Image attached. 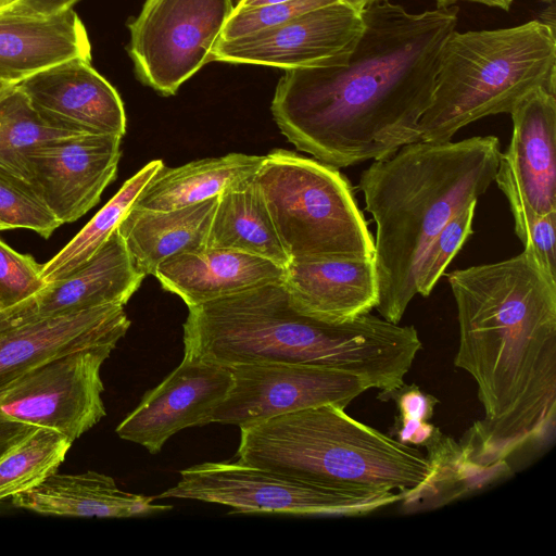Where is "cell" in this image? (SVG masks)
<instances>
[{
    "mask_svg": "<svg viewBox=\"0 0 556 556\" xmlns=\"http://www.w3.org/2000/svg\"><path fill=\"white\" fill-rule=\"evenodd\" d=\"M459 328L454 364L477 383L483 418L465 458L500 478L506 459L553 435L556 419V278L523 251L448 274Z\"/></svg>",
    "mask_w": 556,
    "mask_h": 556,
    "instance_id": "cell-2",
    "label": "cell"
},
{
    "mask_svg": "<svg viewBox=\"0 0 556 556\" xmlns=\"http://www.w3.org/2000/svg\"><path fill=\"white\" fill-rule=\"evenodd\" d=\"M129 326L119 304L53 317L0 311V384L51 358L102 344L117 345Z\"/></svg>",
    "mask_w": 556,
    "mask_h": 556,
    "instance_id": "cell-15",
    "label": "cell"
},
{
    "mask_svg": "<svg viewBox=\"0 0 556 556\" xmlns=\"http://www.w3.org/2000/svg\"><path fill=\"white\" fill-rule=\"evenodd\" d=\"M184 358L235 366L301 364L361 376L389 393L404 383L421 349L414 326L370 313L334 324L304 312L283 281L190 306Z\"/></svg>",
    "mask_w": 556,
    "mask_h": 556,
    "instance_id": "cell-3",
    "label": "cell"
},
{
    "mask_svg": "<svg viewBox=\"0 0 556 556\" xmlns=\"http://www.w3.org/2000/svg\"><path fill=\"white\" fill-rule=\"evenodd\" d=\"M232 386L229 366L182 358L116 428L124 440L159 453L178 431L212 422V415Z\"/></svg>",
    "mask_w": 556,
    "mask_h": 556,
    "instance_id": "cell-14",
    "label": "cell"
},
{
    "mask_svg": "<svg viewBox=\"0 0 556 556\" xmlns=\"http://www.w3.org/2000/svg\"><path fill=\"white\" fill-rule=\"evenodd\" d=\"M73 441L46 427H33L0 455V502L29 491L58 471Z\"/></svg>",
    "mask_w": 556,
    "mask_h": 556,
    "instance_id": "cell-27",
    "label": "cell"
},
{
    "mask_svg": "<svg viewBox=\"0 0 556 556\" xmlns=\"http://www.w3.org/2000/svg\"><path fill=\"white\" fill-rule=\"evenodd\" d=\"M340 2L339 0H292L252 9H235L219 40L227 41L281 25L305 12Z\"/></svg>",
    "mask_w": 556,
    "mask_h": 556,
    "instance_id": "cell-33",
    "label": "cell"
},
{
    "mask_svg": "<svg viewBox=\"0 0 556 556\" xmlns=\"http://www.w3.org/2000/svg\"><path fill=\"white\" fill-rule=\"evenodd\" d=\"M341 3L352 8L357 13H362L367 7L383 0H339Z\"/></svg>",
    "mask_w": 556,
    "mask_h": 556,
    "instance_id": "cell-39",
    "label": "cell"
},
{
    "mask_svg": "<svg viewBox=\"0 0 556 556\" xmlns=\"http://www.w3.org/2000/svg\"><path fill=\"white\" fill-rule=\"evenodd\" d=\"M458 1L481 3V4H484L488 7L503 9L505 11H508L513 3V0H437V8L438 9L448 8L451 5H454Z\"/></svg>",
    "mask_w": 556,
    "mask_h": 556,
    "instance_id": "cell-37",
    "label": "cell"
},
{
    "mask_svg": "<svg viewBox=\"0 0 556 556\" xmlns=\"http://www.w3.org/2000/svg\"><path fill=\"white\" fill-rule=\"evenodd\" d=\"M72 135L41 116L17 85L0 97V166L16 176L29 180L28 155L34 149Z\"/></svg>",
    "mask_w": 556,
    "mask_h": 556,
    "instance_id": "cell-28",
    "label": "cell"
},
{
    "mask_svg": "<svg viewBox=\"0 0 556 556\" xmlns=\"http://www.w3.org/2000/svg\"><path fill=\"white\" fill-rule=\"evenodd\" d=\"M555 29L540 20L492 30H455L419 121L420 141H450L475 121L510 113L535 89L555 94Z\"/></svg>",
    "mask_w": 556,
    "mask_h": 556,
    "instance_id": "cell-6",
    "label": "cell"
},
{
    "mask_svg": "<svg viewBox=\"0 0 556 556\" xmlns=\"http://www.w3.org/2000/svg\"><path fill=\"white\" fill-rule=\"evenodd\" d=\"M264 156L229 153L192 161L178 167L162 166L134 203L150 211H172L219 195L253 176Z\"/></svg>",
    "mask_w": 556,
    "mask_h": 556,
    "instance_id": "cell-24",
    "label": "cell"
},
{
    "mask_svg": "<svg viewBox=\"0 0 556 556\" xmlns=\"http://www.w3.org/2000/svg\"><path fill=\"white\" fill-rule=\"evenodd\" d=\"M513 135L504 152L525 199L539 214L556 212V98L545 88L525 97L509 113Z\"/></svg>",
    "mask_w": 556,
    "mask_h": 556,
    "instance_id": "cell-21",
    "label": "cell"
},
{
    "mask_svg": "<svg viewBox=\"0 0 556 556\" xmlns=\"http://www.w3.org/2000/svg\"><path fill=\"white\" fill-rule=\"evenodd\" d=\"M477 202L455 215L429 245L416 278L417 293L428 296L445 268L472 232Z\"/></svg>",
    "mask_w": 556,
    "mask_h": 556,
    "instance_id": "cell-31",
    "label": "cell"
},
{
    "mask_svg": "<svg viewBox=\"0 0 556 556\" xmlns=\"http://www.w3.org/2000/svg\"><path fill=\"white\" fill-rule=\"evenodd\" d=\"M33 427L15 421H0V455Z\"/></svg>",
    "mask_w": 556,
    "mask_h": 556,
    "instance_id": "cell-36",
    "label": "cell"
},
{
    "mask_svg": "<svg viewBox=\"0 0 556 556\" xmlns=\"http://www.w3.org/2000/svg\"><path fill=\"white\" fill-rule=\"evenodd\" d=\"M0 230H3V227L0 225Z\"/></svg>",
    "mask_w": 556,
    "mask_h": 556,
    "instance_id": "cell-43",
    "label": "cell"
},
{
    "mask_svg": "<svg viewBox=\"0 0 556 556\" xmlns=\"http://www.w3.org/2000/svg\"><path fill=\"white\" fill-rule=\"evenodd\" d=\"M238 460L325 485L399 490L412 508L433 468L418 448L327 404L241 428Z\"/></svg>",
    "mask_w": 556,
    "mask_h": 556,
    "instance_id": "cell-5",
    "label": "cell"
},
{
    "mask_svg": "<svg viewBox=\"0 0 556 556\" xmlns=\"http://www.w3.org/2000/svg\"><path fill=\"white\" fill-rule=\"evenodd\" d=\"M75 59L91 61V46L73 9L50 16L0 9V81L18 85L36 73Z\"/></svg>",
    "mask_w": 556,
    "mask_h": 556,
    "instance_id": "cell-18",
    "label": "cell"
},
{
    "mask_svg": "<svg viewBox=\"0 0 556 556\" xmlns=\"http://www.w3.org/2000/svg\"><path fill=\"white\" fill-rule=\"evenodd\" d=\"M154 496L121 490L112 477L96 471L53 473L36 488L12 497L15 507L41 515L126 518L170 510Z\"/></svg>",
    "mask_w": 556,
    "mask_h": 556,
    "instance_id": "cell-22",
    "label": "cell"
},
{
    "mask_svg": "<svg viewBox=\"0 0 556 556\" xmlns=\"http://www.w3.org/2000/svg\"><path fill=\"white\" fill-rule=\"evenodd\" d=\"M78 1L80 0H14L1 10L25 15L50 16L71 10Z\"/></svg>",
    "mask_w": 556,
    "mask_h": 556,
    "instance_id": "cell-35",
    "label": "cell"
},
{
    "mask_svg": "<svg viewBox=\"0 0 556 556\" xmlns=\"http://www.w3.org/2000/svg\"><path fill=\"white\" fill-rule=\"evenodd\" d=\"M233 8L231 0H146L128 25L138 78L163 96L175 94L212 61Z\"/></svg>",
    "mask_w": 556,
    "mask_h": 556,
    "instance_id": "cell-9",
    "label": "cell"
},
{
    "mask_svg": "<svg viewBox=\"0 0 556 556\" xmlns=\"http://www.w3.org/2000/svg\"><path fill=\"white\" fill-rule=\"evenodd\" d=\"M144 277L116 229L84 264L65 277L47 282L30 300L3 312L53 317L109 304L125 305Z\"/></svg>",
    "mask_w": 556,
    "mask_h": 556,
    "instance_id": "cell-17",
    "label": "cell"
},
{
    "mask_svg": "<svg viewBox=\"0 0 556 556\" xmlns=\"http://www.w3.org/2000/svg\"><path fill=\"white\" fill-rule=\"evenodd\" d=\"M457 15L456 5L421 13L388 0L367 7L343 64L285 71L270 108L282 135L336 168L420 141L419 121Z\"/></svg>",
    "mask_w": 556,
    "mask_h": 556,
    "instance_id": "cell-1",
    "label": "cell"
},
{
    "mask_svg": "<svg viewBox=\"0 0 556 556\" xmlns=\"http://www.w3.org/2000/svg\"><path fill=\"white\" fill-rule=\"evenodd\" d=\"M0 225L3 230L29 229L47 239L61 223L28 179L0 166Z\"/></svg>",
    "mask_w": 556,
    "mask_h": 556,
    "instance_id": "cell-30",
    "label": "cell"
},
{
    "mask_svg": "<svg viewBox=\"0 0 556 556\" xmlns=\"http://www.w3.org/2000/svg\"><path fill=\"white\" fill-rule=\"evenodd\" d=\"M17 86L41 116L60 129L122 138L126 132L123 101L90 61L60 63Z\"/></svg>",
    "mask_w": 556,
    "mask_h": 556,
    "instance_id": "cell-16",
    "label": "cell"
},
{
    "mask_svg": "<svg viewBox=\"0 0 556 556\" xmlns=\"http://www.w3.org/2000/svg\"><path fill=\"white\" fill-rule=\"evenodd\" d=\"M384 394L394 399L400 412L399 441L408 445L426 446L439 431L437 427L427 421L432 417L438 400L424 393L415 384L405 386L403 383L396 390Z\"/></svg>",
    "mask_w": 556,
    "mask_h": 556,
    "instance_id": "cell-34",
    "label": "cell"
},
{
    "mask_svg": "<svg viewBox=\"0 0 556 556\" xmlns=\"http://www.w3.org/2000/svg\"><path fill=\"white\" fill-rule=\"evenodd\" d=\"M162 166V160L150 161L127 179L80 231L51 260L41 265L42 279L46 282L59 280L88 261L117 229L123 217Z\"/></svg>",
    "mask_w": 556,
    "mask_h": 556,
    "instance_id": "cell-26",
    "label": "cell"
},
{
    "mask_svg": "<svg viewBox=\"0 0 556 556\" xmlns=\"http://www.w3.org/2000/svg\"><path fill=\"white\" fill-rule=\"evenodd\" d=\"M13 86H15V85H9V84L0 81V97L3 96Z\"/></svg>",
    "mask_w": 556,
    "mask_h": 556,
    "instance_id": "cell-40",
    "label": "cell"
},
{
    "mask_svg": "<svg viewBox=\"0 0 556 556\" xmlns=\"http://www.w3.org/2000/svg\"><path fill=\"white\" fill-rule=\"evenodd\" d=\"M498 138L417 141L374 161L359 179L376 223V309L399 324L417 294L424 256L443 227L489 189L501 156Z\"/></svg>",
    "mask_w": 556,
    "mask_h": 556,
    "instance_id": "cell-4",
    "label": "cell"
},
{
    "mask_svg": "<svg viewBox=\"0 0 556 556\" xmlns=\"http://www.w3.org/2000/svg\"><path fill=\"white\" fill-rule=\"evenodd\" d=\"M292 0H239L235 9H252L277 3H283Z\"/></svg>",
    "mask_w": 556,
    "mask_h": 556,
    "instance_id": "cell-38",
    "label": "cell"
},
{
    "mask_svg": "<svg viewBox=\"0 0 556 556\" xmlns=\"http://www.w3.org/2000/svg\"><path fill=\"white\" fill-rule=\"evenodd\" d=\"M286 267L258 255L218 248L184 252L159 264L154 276L188 307L266 283L283 281Z\"/></svg>",
    "mask_w": 556,
    "mask_h": 556,
    "instance_id": "cell-20",
    "label": "cell"
},
{
    "mask_svg": "<svg viewBox=\"0 0 556 556\" xmlns=\"http://www.w3.org/2000/svg\"><path fill=\"white\" fill-rule=\"evenodd\" d=\"M217 200L218 195L172 211H150L132 205L117 231L136 267L146 276H154L164 260L206 249Z\"/></svg>",
    "mask_w": 556,
    "mask_h": 556,
    "instance_id": "cell-23",
    "label": "cell"
},
{
    "mask_svg": "<svg viewBox=\"0 0 556 556\" xmlns=\"http://www.w3.org/2000/svg\"><path fill=\"white\" fill-rule=\"evenodd\" d=\"M253 176L218 195L207 248L250 253L287 267L290 258L280 243Z\"/></svg>",
    "mask_w": 556,
    "mask_h": 556,
    "instance_id": "cell-25",
    "label": "cell"
},
{
    "mask_svg": "<svg viewBox=\"0 0 556 556\" xmlns=\"http://www.w3.org/2000/svg\"><path fill=\"white\" fill-rule=\"evenodd\" d=\"M494 181L508 200L515 232L525 249L532 252L544 269L556 278V212L541 215L530 206L504 153H501Z\"/></svg>",
    "mask_w": 556,
    "mask_h": 556,
    "instance_id": "cell-29",
    "label": "cell"
},
{
    "mask_svg": "<svg viewBox=\"0 0 556 556\" xmlns=\"http://www.w3.org/2000/svg\"><path fill=\"white\" fill-rule=\"evenodd\" d=\"M154 497L203 501L240 513L351 517L367 515L404 496L391 490L308 482L238 460L186 468L175 486Z\"/></svg>",
    "mask_w": 556,
    "mask_h": 556,
    "instance_id": "cell-8",
    "label": "cell"
},
{
    "mask_svg": "<svg viewBox=\"0 0 556 556\" xmlns=\"http://www.w3.org/2000/svg\"><path fill=\"white\" fill-rule=\"evenodd\" d=\"M232 386L212 415V422L240 429L327 404L345 408L371 388L368 380L342 370L283 363L229 366Z\"/></svg>",
    "mask_w": 556,
    "mask_h": 556,
    "instance_id": "cell-11",
    "label": "cell"
},
{
    "mask_svg": "<svg viewBox=\"0 0 556 556\" xmlns=\"http://www.w3.org/2000/svg\"><path fill=\"white\" fill-rule=\"evenodd\" d=\"M364 29L362 13L337 2L281 25L232 40H218L212 61L282 68L343 64Z\"/></svg>",
    "mask_w": 556,
    "mask_h": 556,
    "instance_id": "cell-12",
    "label": "cell"
},
{
    "mask_svg": "<svg viewBox=\"0 0 556 556\" xmlns=\"http://www.w3.org/2000/svg\"><path fill=\"white\" fill-rule=\"evenodd\" d=\"M46 286L41 265L0 240V311L30 300Z\"/></svg>",
    "mask_w": 556,
    "mask_h": 556,
    "instance_id": "cell-32",
    "label": "cell"
},
{
    "mask_svg": "<svg viewBox=\"0 0 556 556\" xmlns=\"http://www.w3.org/2000/svg\"><path fill=\"white\" fill-rule=\"evenodd\" d=\"M253 178L290 262L374 258V238L336 167L276 149Z\"/></svg>",
    "mask_w": 556,
    "mask_h": 556,
    "instance_id": "cell-7",
    "label": "cell"
},
{
    "mask_svg": "<svg viewBox=\"0 0 556 556\" xmlns=\"http://www.w3.org/2000/svg\"><path fill=\"white\" fill-rule=\"evenodd\" d=\"M283 283L300 308L334 324L370 313L378 302L374 258L293 260Z\"/></svg>",
    "mask_w": 556,
    "mask_h": 556,
    "instance_id": "cell-19",
    "label": "cell"
},
{
    "mask_svg": "<svg viewBox=\"0 0 556 556\" xmlns=\"http://www.w3.org/2000/svg\"><path fill=\"white\" fill-rule=\"evenodd\" d=\"M14 0H0V9L1 8H4L7 5H9L10 3H12Z\"/></svg>",
    "mask_w": 556,
    "mask_h": 556,
    "instance_id": "cell-41",
    "label": "cell"
},
{
    "mask_svg": "<svg viewBox=\"0 0 556 556\" xmlns=\"http://www.w3.org/2000/svg\"><path fill=\"white\" fill-rule=\"evenodd\" d=\"M121 143L114 135L76 134L30 152L29 180L61 225L74 223L100 201L116 177Z\"/></svg>",
    "mask_w": 556,
    "mask_h": 556,
    "instance_id": "cell-13",
    "label": "cell"
},
{
    "mask_svg": "<svg viewBox=\"0 0 556 556\" xmlns=\"http://www.w3.org/2000/svg\"><path fill=\"white\" fill-rule=\"evenodd\" d=\"M545 1H547V2H549V3L555 2V0H545Z\"/></svg>",
    "mask_w": 556,
    "mask_h": 556,
    "instance_id": "cell-42",
    "label": "cell"
},
{
    "mask_svg": "<svg viewBox=\"0 0 556 556\" xmlns=\"http://www.w3.org/2000/svg\"><path fill=\"white\" fill-rule=\"evenodd\" d=\"M115 348L74 351L0 384V421L51 428L74 442L106 415L100 372Z\"/></svg>",
    "mask_w": 556,
    "mask_h": 556,
    "instance_id": "cell-10",
    "label": "cell"
}]
</instances>
